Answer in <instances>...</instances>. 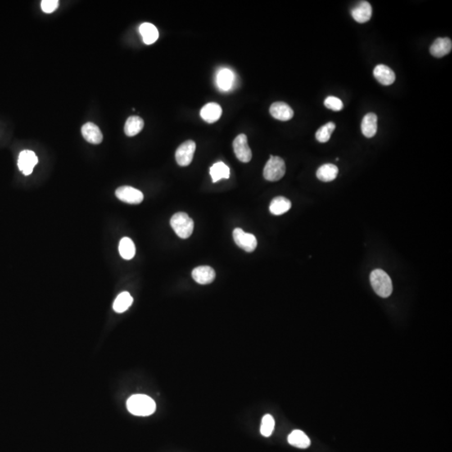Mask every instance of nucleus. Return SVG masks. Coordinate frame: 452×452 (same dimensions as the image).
Returning <instances> with one entry per match:
<instances>
[{
	"mask_svg": "<svg viewBox=\"0 0 452 452\" xmlns=\"http://www.w3.org/2000/svg\"><path fill=\"white\" fill-rule=\"evenodd\" d=\"M291 203L285 197H277L273 199L270 205V212L274 215H281L285 214L291 209Z\"/></svg>",
	"mask_w": 452,
	"mask_h": 452,
	"instance_id": "aec40b11",
	"label": "nucleus"
},
{
	"mask_svg": "<svg viewBox=\"0 0 452 452\" xmlns=\"http://www.w3.org/2000/svg\"><path fill=\"white\" fill-rule=\"evenodd\" d=\"M324 105L327 108L334 111H341L344 108V103L336 96H328L325 99Z\"/></svg>",
	"mask_w": 452,
	"mask_h": 452,
	"instance_id": "c85d7f7f",
	"label": "nucleus"
},
{
	"mask_svg": "<svg viewBox=\"0 0 452 452\" xmlns=\"http://www.w3.org/2000/svg\"><path fill=\"white\" fill-rule=\"evenodd\" d=\"M378 118L374 113H368L364 116L362 123H361V130L366 137L371 138L375 136L378 129Z\"/></svg>",
	"mask_w": 452,
	"mask_h": 452,
	"instance_id": "f3484780",
	"label": "nucleus"
},
{
	"mask_svg": "<svg viewBox=\"0 0 452 452\" xmlns=\"http://www.w3.org/2000/svg\"><path fill=\"white\" fill-rule=\"evenodd\" d=\"M127 407L131 414L137 416H148L156 410L154 399L145 395H134L127 401Z\"/></svg>",
	"mask_w": 452,
	"mask_h": 452,
	"instance_id": "f257e3e1",
	"label": "nucleus"
},
{
	"mask_svg": "<svg viewBox=\"0 0 452 452\" xmlns=\"http://www.w3.org/2000/svg\"><path fill=\"white\" fill-rule=\"evenodd\" d=\"M230 169L223 162H218L210 168V175L214 183L221 180L223 178H229Z\"/></svg>",
	"mask_w": 452,
	"mask_h": 452,
	"instance_id": "a878e982",
	"label": "nucleus"
},
{
	"mask_svg": "<svg viewBox=\"0 0 452 452\" xmlns=\"http://www.w3.org/2000/svg\"><path fill=\"white\" fill-rule=\"evenodd\" d=\"M274 428V418L271 415H266L262 418V421H261L260 433L265 437H269L273 433Z\"/></svg>",
	"mask_w": 452,
	"mask_h": 452,
	"instance_id": "cd10ccee",
	"label": "nucleus"
},
{
	"mask_svg": "<svg viewBox=\"0 0 452 452\" xmlns=\"http://www.w3.org/2000/svg\"><path fill=\"white\" fill-rule=\"evenodd\" d=\"M235 76L234 73L229 69H221L217 75V85L219 89L228 91L233 85Z\"/></svg>",
	"mask_w": 452,
	"mask_h": 452,
	"instance_id": "b1692460",
	"label": "nucleus"
},
{
	"mask_svg": "<svg viewBox=\"0 0 452 452\" xmlns=\"http://www.w3.org/2000/svg\"><path fill=\"white\" fill-rule=\"evenodd\" d=\"M370 282L373 291L383 298H386L392 294V281L389 275L383 270L377 269L370 275Z\"/></svg>",
	"mask_w": 452,
	"mask_h": 452,
	"instance_id": "f03ea898",
	"label": "nucleus"
},
{
	"mask_svg": "<svg viewBox=\"0 0 452 452\" xmlns=\"http://www.w3.org/2000/svg\"><path fill=\"white\" fill-rule=\"evenodd\" d=\"M195 149L196 144L192 140L183 142L176 150L175 159L178 165L182 167L189 166L194 159Z\"/></svg>",
	"mask_w": 452,
	"mask_h": 452,
	"instance_id": "39448f33",
	"label": "nucleus"
},
{
	"mask_svg": "<svg viewBox=\"0 0 452 452\" xmlns=\"http://www.w3.org/2000/svg\"><path fill=\"white\" fill-rule=\"evenodd\" d=\"M118 249H119L121 256L125 260H131L134 257L135 254H136V247H135L134 243L128 237H124L121 240Z\"/></svg>",
	"mask_w": 452,
	"mask_h": 452,
	"instance_id": "393cba45",
	"label": "nucleus"
},
{
	"mask_svg": "<svg viewBox=\"0 0 452 452\" xmlns=\"http://www.w3.org/2000/svg\"><path fill=\"white\" fill-rule=\"evenodd\" d=\"M270 113L273 118L280 121L291 120L294 116V111L291 106L282 101L272 104L270 107Z\"/></svg>",
	"mask_w": 452,
	"mask_h": 452,
	"instance_id": "9d476101",
	"label": "nucleus"
},
{
	"mask_svg": "<svg viewBox=\"0 0 452 452\" xmlns=\"http://www.w3.org/2000/svg\"><path fill=\"white\" fill-rule=\"evenodd\" d=\"M372 6L367 1H361L357 6L352 10V16L355 21L363 24L370 20L372 17Z\"/></svg>",
	"mask_w": 452,
	"mask_h": 452,
	"instance_id": "9b49d317",
	"label": "nucleus"
},
{
	"mask_svg": "<svg viewBox=\"0 0 452 452\" xmlns=\"http://www.w3.org/2000/svg\"><path fill=\"white\" fill-rule=\"evenodd\" d=\"M233 237L236 245L246 252H252L257 246V240L252 234H248L240 228L235 229Z\"/></svg>",
	"mask_w": 452,
	"mask_h": 452,
	"instance_id": "423d86ee",
	"label": "nucleus"
},
{
	"mask_svg": "<svg viewBox=\"0 0 452 452\" xmlns=\"http://www.w3.org/2000/svg\"><path fill=\"white\" fill-rule=\"evenodd\" d=\"M335 128H336V125L334 123L330 122V123H326L324 126H322V128L318 129V132H316V138L318 142H322V143L328 142Z\"/></svg>",
	"mask_w": 452,
	"mask_h": 452,
	"instance_id": "bb28decb",
	"label": "nucleus"
},
{
	"mask_svg": "<svg viewBox=\"0 0 452 452\" xmlns=\"http://www.w3.org/2000/svg\"><path fill=\"white\" fill-rule=\"evenodd\" d=\"M451 49V40L449 38H438L431 46L430 52L435 57L441 58L450 53Z\"/></svg>",
	"mask_w": 452,
	"mask_h": 452,
	"instance_id": "4468645a",
	"label": "nucleus"
},
{
	"mask_svg": "<svg viewBox=\"0 0 452 452\" xmlns=\"http://www.w3.org/2000/svg\"><path fill=\"white\" fill-rule=\"evenodd\" d=\"M38 164V158L34 152L30 150H24L19 154L18 159V167L19 170L24 173V175L31 174L34 166Z\"/></svg>",
	"mask_w": 452,
	"mask_h": 452,
	"instance_id": "1a4fd4ad",
	"label": "nucleus"
},
{
	"mask_svg": "<svg viewBox=\"0 0 452 452\" xmlns=\"http://www.w3.org/2000/svg\"><path fill=\"white\" fill-rule=\"evenodd\" d=\"M373 76L378 82L384 86H390L395 81V72L385 65H378L373 70Z\"/></svg>",
	"mask_w": 452,
	"mask_h": 452,
	"instance_id": "2eb2a0df",
	"label": "nucleus"
},
{
	"mask_svg": "<svg viewBox=\"0 0 452 452\" xmlns=\"http://www.w3.org/2000/svg\"><path fill=\"white\" fill-rule=\"evenodd\" d=\"M234 152L236 158L242 162L248 163L251 160L252 153L248 145V140L246 135L240 134L236 137L233 142Z\"/></svg>",
	"mask_w": 452,
	"mask_h": 452,
	"instance_id": "6e6552de",
	"label": "nucleus"
},
{
	"mask_svg": "<svg viewBox=\"0 0 452 452\" xmlns=\"http://www.w3.org/2000/svg\"><path fill=\"white\" fill-rule=\"evenodd\" d=\"M140 34L146 45H152L159 39V30L151 23H143L139 27Z\"/></svg>",
	"mask_w": 452,
	"mask_h": 452,
	"instance_id": "a211bd4d",
	"label": "nucleus"
},
{
	"mask_svg": "<svg viewBox=\"0 0 452 452\" xmlns=\"http://www.w3.org/2000/svg\"><path fill=\"white\" fill-rule=\"evenodd\" d=\"M82 133L85 139L92 144H99L103 139L100 128L94 123H87L82 126Z\"/></svg>",
	"mask_w": 452,
	"mask_h": 452,
	"instance_id": "ddd939ff",
	"label": "nucleus"
},
{
	"mask_svg": "<svg viewBox=\"0 0 452 452\" xmlns=\"http://www.w3.org/2000/svg\"><path fill=\"white\" fill-rule=\"evenodd\" d=\"M290 445L301 449H306L311 445V440L303 431L295 430L288 436Z\"/></svg>",
	"mask_w": 452,
	"mask_h": 452,
	"instance_id": "4be33fe9",
	"label": "nucleus"
},
{
	"mask_svg": "<svg viewBox=\"0 0 452 452\" xmlns=\"http://www.w3.org/2000/svg\"><path fill=\"white\" fill-rule=\"evenodd\" d=\"M170 224L177 236L182 239L189 238L194 231L193 219L183 212H178L174 214L171 218Z\"/></svg>",
	"mask_w": 452,
	"mask_h": 452,
	"instance_id": "7ed1b4c3",
	"label": "nucleus"
},
{
	"mask_svg": "<svg viewBox=\"0 0 452 452\" xmlns=\"http://www.w3.org/2000/svg\"><path fill=\"white\" fill-rule=\"evenodd\" d=\"M59 7L58 0H43L41 2V9L46 14L53 13Z\"/></svg>",
	"mask_w": 452,
	"mask_h": 452,
	"instance_id": "c756f323",
	"label": "nucleus"
},
{
	"mask_svg": "<svg viewBox=\"0 0 452 452\" xmlns=\"http://www.w3.org/2000/svg\"><path fill=\"white\" fill-rule=\"evenodd\" d=\"M118 200L130 205H138L143 200V194L137 189L130 186H122L116 190Z\"/></svg>",
	"mask_w": 452,
	"mask_h": 452,
	"instance_id": "0eeeda50",
	"label": "nucleus"
},
{
	"mask_svg": "<svg viewBox=\"0 0 452 452\" xmlns=\"http://www.w3.org/2000/svg\"><path fill=\"white\" fill-rule=\"evenodd\" d=\"M222 114L221 106L219 104L210 102L205 105L201 111L200 116L201 118L209 123H214L219 120Z\"/></svg>",
	"mask_w": 452,
	"mask_h": 452,
	"instance_id": "dca6fc26",
	"label": "nucleus"
},
{
	"mask_svg": "<svg viewBox=\"0 0 452 452\" xmlns=\"http://www.w3.org/2000/svg\"><path fill=\"white\" fill-rule=\"evenodd\" d=\"M286 173V164L280 157L271 156L263 171V175L267 180L271 182L278 181L283 178Z\"/></svg>",
	"mask_w": 452,
	"mask_h": 452,
	"instance_id": "20e7f679",
	"label": "nucleus"
},
{
	"mask_svg": "<svg viewBox=\"0 0 452 452\" xmlns=\"http://www.w3.org/2000/svg\"><path fill=\"white\" fill-rule=\"evenodd\" d=\"M144 127V122L142 118L137 116H132L128 118L124 127L125 134L128 137H133L138 134Z\"/></svg>",
	"mask_w": 452,
	"mask_h": 452,
	"instance_id": "412c9836",
	"label": "nucleus"
},
{
	"mask_svg": "<svg viewBox=\"0 0 452 452\" xmlns=\"http://www.w3.org/2000/svg\"><path fill=\"white\" fill-rule=\"evenodd\" d=\"M338 168L332 164H323L317 171V177L322 182H331L337 178Z\"/></svg>",
	"mask_w": 452,
	"mask_h": 452,
	"instance_id": "6ab92c4d",
	"label": "nucleus"
},
{
	"mask_svg": "<svg viewBox=\"0 0 452 452\" xmlns=\"http://www.w3.org/2000/svg\"><path fill=\"white\" fill-rule=\"evenodd\" d=\"M133 303V298L128 291H123L118 295L113 303V309L116 313H123L130 308Z\"/></svg>",
	"mask_w": 452,
	"mask_h": 452,
	"instance_id": "5701e85b",
	"label": "nucleus"
},
{
	"mask_svg": "<svg viewBox=\"0 0 452 452\" xmlns=\"http://www.w3.org/2000/svg\"><path fill=\"white\" fill-rule=\"evenodd\" d=\"M192 277L197 283L207 285L214 282L215 272L212 267L208 266L196 267L192 272Z\"/></svg>",
	"mask_w": 452,
	"mask_h": 452,
	"instance_id": "f8f14e48",
	"label": "nucleus"
}]
</instances>
